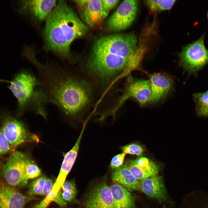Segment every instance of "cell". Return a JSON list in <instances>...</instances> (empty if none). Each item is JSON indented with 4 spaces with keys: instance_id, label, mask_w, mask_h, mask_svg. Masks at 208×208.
<instances>
[{
    "instance_id": "cell-6",
    "label": "cell",
    "mask_w": 208,
    "mask_h": 208,
    "mask_svg": "<svg viewBox=\"0 0 208 208\" xmlns=\"http://www.w3.org/2000/svg\"><path fill=\"white\" fill-rule=\"evenodd\" d=\"M205 34L184 47L179 54V64L185 70L194 73L208 63V50L204 44Z\"/></svg>"
},
{
    "instance_id": "cell-1",
    "label": "cell",
    "mask_w": 208,
    "mask_h": 208,
    "mask_svg": "<svg viewBox=\"0 0 208 208\" xmlns=\"http://www.w3.org/2000/svg\"><path fill=\"white\" fill-rule=\"evenodd\" d=\"M40 88L48 103L56 106L64 115L74 117L83 111L91 101L90 83L78 72L66 66L47 61L41 63L34 58Z\"/></svg>"
},
{
    "instance_id": "cell-5",
    "label": "cell",
    "mask_w": 208,
    "mask_h": 208,
    "mask_svg": "<svg viewBox=\"0 0 208 208\" xmlns=\"http://www.w3.org/2000/svg\"><path fill=\"white\" fill-rule=\"evenodd\" d=\"M30 159L21 152L12 153L1 167L2 179L8 185L16 189L25 186L28 180L25 177V169Z\"/></svg>"
},
{
    "instance_id": "cell-9",
    "label": "cell",
    "mask_w": 208,
    "mask_h": 208,
    "mask_svg": "<svg viewBox=\"0 0 208 208\" xmlns=\"http://www.w3.org/2000/svg\"><path fill=\"white\" fill-rule=\"evenodd\" d=\"M151 95L150 84L148 80L136 79L130 77L122 94L110 113H114L128 99H136L141 105L150 102Z\"/></svg>"
},
{
    "instance_id": "cell-12",
    "label": "cell",
    "mask_w": 208,
    "mask_h": 208,
    "mask_svg": "<svg viewBox=\"0 0 208 208\" xmlns=\"http://www.w3.org/2000/svg\"><path fill=\"white\" fill-rule=\"evenodd\" d=\"M85 208H115L112 194L107 183H101L95 186L87 194Z\"/></svg>"
},
{
    "instance_id": "cell-24",
    "label": "cell",
    "mask_w": 208,
    "mask_h": 208,
    "mask_svg": "<svg viewBox=\"0 0 208 208\" xmlns=\"http://www.w3.org/2000/svg\"><path fill=\"white\" fill-rule=\"evenodd\" d=\"M41 169L31 159L27 163L25 171V177L29 180L39 177L41 174Z\"/></svg>"
},
{
    "instance_id": "cell-30",
    "label": "cell",
    "mask_w": 208,
    "mask_h": 208,
    "mask_svg": "<svg viewBox=\"0 0 208 208\" xmlns=\"http://www.w3.org/2000/svg\"><path fill=\"white\" fill-rule=\"evenodd\" d=\"M54 184L52 179L47 178L43 190L42 196L46 197L53 190Z\"/></svg>"
},
{
    "instance_id": "cell-32",
    "label": "cell",
    "mask_w": 208,
    "mask_h": 208,
    "mask_svg": "<svg viewBox=\"0 0 208 208\" xmlns=\"http://www.w3.org/2000/svg\"><path fill=\"white\" fill-rule=\"evenodd\" d=\"M207 18H208V10L207 13Z\"/></svg>"
},
{
    "instance_id": "cell-3",
    "label": "cell",
    "mask_w": 208,
    "mask_h": 208,
    "mask_svg": "<svg viewBox=\"0 0 208 208\" xmlns=\"http://www.w3.org/2000/svg\"><path fill=\"white\" fill-rule=\"evenodd\" d=\"M8 88L17 99L18 115L29 110L46 118L48 103L38 78L31 72L23 70L18 73Z\"/></svg>"
},
{
    "instance_id": "cell-19",
    "label": "cell",
    "mask_w": 208,
    "mask_h": 208,
    "mask_svg": "<svg viewBox=\"0 0 208 208\" xmlns=\"http://www.w3.org/2000/svg\"><path fill=\"white\" fill-rule=\"evenodd\" d=\"M109 187L115 208H135L134 199L126 188L116 182Z\"/></svg>"
},
{
    "instance_id": "cell-20",
    "label": "cell",
    "mask_w": 208,
    "mask_h": 208,
    "mask_svg": "<svg viewBox=\"0 0 208 208\" xmlns=\"http://www.w3.org/2000/svg\"><path fill=\"white\" fill-rule=\"evenodd\" d=\"M193 97L197 114L201 116H208V90L203 93H195Z\"/></svg>"
},
{
    "instance_id": "cell-16",
    "label": "cell",
    "mask_w": 208,
    "mask_h": 208,
    "mask_svg": "<svg viewBox=\"0 0 208 208\" xmlns=\"http://www.w3.org/2000/svg\"><path fill=\"white\" fill-rule=\"evenodd\" d=\"M56 0H25L22 2L23 10L39 21L46 20L57 2Z\"/></svg>"
},
{
    "instance_id": "cell-8",
    "label": "cell",
    "mask_w": 208,
    "mask_h": 208,
    "mask_svg": "<svg viewBox=\"0 0 208 208\" xmlns=\"http://www.w3.org/2000/svg\"><path fill=\"white\" fill-rule=\"evenodd\" d=\"M138 3L137 0L123 1L107 21V30L110 31L118 32L129 27L135 19Z\"/></svg>"
},
{
    "instance_id": "cell-7",
    "label": "cell",
    "mask_w": 208,
    "mask_h": 208,
    "mask_svg": "<svg viewBox=\"0 0 208 208\" xmlns=\"http://www.w3.org/2000/svg\"><path fill=\"white\" fill-rule=\"evenodd\" d=\"M3 118L0 129L14 151L24 142H40L38 136L29 131L20 121L9 116Z\"/></svg>"
},
{
    "instance_id": "cell-29",
    "label": "cell",
    "mask_w": 208,
    "mask_h": 208,
    "mask_svg": "<svg viewBox=\"0 0 208 208\" xmlns=\"http://www.w3.org/2000/svg\"><path fill=\"white\" fill-rule=\"evenodd\" d=\"M102 1L104 10L108 14L110 10L117 4L120 1V0H102Z\"/></svg>"
},
{
    "instance_id": "cell-23",
    "label": "cell",
    "mask_w": 208,
    "mask_h": 208,
    "mask_svg": "<svg viewBox=\"0 0 208 208\" xmlns=\"http://www.w3.org/2000/svg\"><path fill=\"white\" fill-rule=\"evenodd\" d=\"M175 0H146L145 3L149 9L154 12L170 9L174 4Z\"/></svg>"
},
{
    "instance_id": "cell-18",
    "label": "cell",
    "mask_w": 208,
    "mask_h": 208,
    "mask_svg": "<svg viewBox=\"0 0 208 208\" xmlns=\"http://www.w3.org/2000/svg\"><path fill=\"white\" fill-rule=\"evenodd\" d=\"M111 178L113 181L123 186L129 192L142 191L140 182L133 176L125 163L115 169Z\"/></svg>"
},
{
    "instance_id": "cell-4",
    "label": "cell",
    "mask_w": 208,
    "mask_h": 208,
    "mask_svg": "<svg viewBox=\"0 0 208 208\" xmlns=\"http://www.w3.org/2000/svg\"><path fill=\"white\" fill-rule=\"evenodd\" d=\"M137 43V38L133 33L116 34L97 39L92 51L119 55L129 60L130 64L136 52Z\"/></svg>"
},
{
    "instance_id": "cell-11",
    "label": "cell",
    "mask_w": 208,
    "mask_h": 208,
    "mask_svg": "<svg viewBox=\"0 0 208 208\" xmlns=\"http://www.w3.org/2000/svg\"><path fill=\"white\" fill-rule=\"evenodd\" d=\"M38 199L23 194L0 178V208H24L28 202Z\"/></svg>"
},
{
    "instance_id": "cell-22",
    "label": "cell",
    "mask_w": 208,
    "mask_h": 208,
    "mask_svg": "<svg viewBox=\"0 0 208 208\" xmlns=\"http://www.w3.org/2000/svg\"><path fill=\"white\" fill-rule=\"evenodd\" d=\"M47 179L45 176L40 177L33 181L29 184L27 194L28 196L35 195H43V190Z\"/></svg>"
},
{
    "instance_id": "cell-25",
    "label": "cell",
    "mask_w": 208,
    "mask_h": 208,
    "mask_svg": "<svg viewBox=\"0 0 208 208\" xmlns=\"http://www.w3.org/2000/svg\"><path fill=\"white\" fill-rule=\"evenodd\" d=\"M122 153L125 155L130 154L141 156L143 153V149L140 146L135 144H131L125 145L121 147Z\"/></svg>"
},
{
    "instance_id": "cell-17",
    "label": "cell",
    "mask_w": 208,
    "mask_h": 208,
    "mask_svg": "<svg viewBox=\"0 0 208 208\" xmlns=\"http://www.w3.org/2000/svg\"><path fill=\"white\" fill-rule=\"evenodd\" d=\"M142 191L148 196L160 201L166 198V191L162 177L158 175L141 180Z\"/></svg>"
},
{
    "instance_id": "cell-31",
    "label": "cell",
    "mask_w": 208,
    "mask_h": 208,
    "mask_svg": "<svg viewBox=\"0 0 208 208\" xmlns=\"http://www.w3.org/2000/svg\"><path fill=\"white\" fill-rule=\"evenodd\" d=\"M54 201L62 207L66 205V202L62 197L60 189L55 197Z\"/></svg>"
},
{
    "instance_id": "cell-28",
    "label": "cell",
    "mask_w": 208,
    "mask_h": 208,
    "mask_svg": "<svg viewBox=\"0 0 208 208\" xmlns=\"http://www.w3.org/2000/svg\"><path fill=\"white\" fill-rule=\"evenodd\" d=\"M125 155L121 153L114 156L112 159L110 166L112 168H117L122 166L123 164Z\"/></svg>"
},
{
    "instance_id": "cell-13",
    "label": "cell",
    "mask_w": 208,
    "mask_h": 208,
    "mask_svg": "<svg viewBox=\"0 0 208 208\" xmlns=\"http://www.w3.org/2000/svg\"><path fill=\"white\" fill-rule=\"evenodd\" d=\"M86 124V122L83 124L80 133L73 146L64 156L59 174L53 187V190L56 196L65 181L75 163Z\"/></svg>"
},
{
    "instance_id": "cell-27",
    "label": "cell",
    "mask_w": 208,
    "mask_h": 208,
    "mask_svg": "<svg viewBox=\"0 0 208 208\" xmlns=\"http://www.w3.org/2000/svg\"><path fill=\"white\" fill-rule=\"evenodd\" d=\"M55 197L53 190L42 200L33 208H47L52 202L54 201Z\"/></svg>"
},
{
    "instance_id": "cell-26",
    "label": "cell",
    "mask_w": 208,
    "mask_h": 208,
    "mask_svg": "<svg viewBox=\"0 0 208 208\" xmlns=\"http://www.w3.org/2000/svg\"><path fill=\"white\" fill-rule=\"evenodd\" d=\"M14 151L0 129V156Z\"/></svg>"
},
{
    "instance_id": "cell-14",
    "label": "cell",
    "mask_w": 208,
    "mask_h": 208,
    "mask_svg": "<svg viewBox=\"0 0 208 208\" xmlns=\"http://www.w3.org/2000/svg\"><path fill=\"white\" fill-rule=\"evenodd\" d=\"M151 95L150 103H156L165 97L173 88L172 79L166 75L154 73L150 75Z\"/></svg>"
},
{
    "instance_id": "cell-15",
    "label": "cell",
    "mask_w": 208,
    "mask_h": 208,
    "mask_svg": "<svg viewBox=\"0 0 208 208\" xmlns=\"http://www.w3.org/2000/svg\"><path fill=\"white\" fill-rule=\"evenodd\" d=\"M135 178L138 180L157 175L158 166L152 160L144 157L129 160L125 163Z\"/></svg>"
},
{
    "instance_id": "cell-10",
    "label": "cell",
    "mask_w": 208,
    "mask_h": 208,
    "mask_svg": "<svg viewBox=\"0 0 208 208\" xmlns=\"http://www.w3.org/2000/svg\"><path fill=\"white\" fill-rule=\"evenodd\" d=\"M83 21L89 27L99 25L108 16L104 10L102 0L74 1Z\"/></svg>"
},
{
    "instance_id": "cell-2",
    "label": "cell",
    "mask_w": 208,
    "mask_h": 208,
    "mask_svg": "<svg viewBox=\"0 0 208 208\" xmlns=\"http://www.w3.org/2000/svg\"><path fill=\"white\" fill-rule=\"evenodd\" d=\"M45 21L43 36L46 49L72 63L70 45L75 40L86 34L88 27L63 0L57 2Z\"/></svg>"
},
{
    "instance_id": "cell-21",
    "label": "cell",
    "mask_w": 208,
    "mask_h": 208,
    "mask_svg": "<svg viewBox=\"0 0 208 208\" xmlns=\"http://www.w3.org/2000/svg\"><path fill=\"white\" fill-rule=\"evenodd\" d=\"M60 190L62 197L66 201L70 202L75 201L77 192L74 180L65 181Z\"/></svg>"
}]
</instances>
